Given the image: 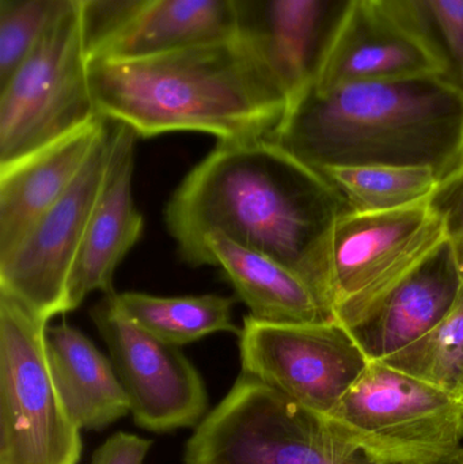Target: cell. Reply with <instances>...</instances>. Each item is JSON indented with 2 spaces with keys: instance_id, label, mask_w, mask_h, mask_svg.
<instances>
[{
  "instance_id": "6da1fadb",
  "label": "cell",
  "mask_w": 463,
  "mask_h": 464,
  "mask_svg": "<svg viewBox=\"0 0 463 464\" xmlns=\"http://www.w3.org/2000/svg\"><path fill=\"white\" fill-rule=\"evenodd\" d=\"M342 212L323 173L263 138L217 141L171 196L165 223L187 264L217 232L285 265L320 296L321 251Z\"/></svg>"
},
{
  "instance_id": "7a4b0ae2",
  "label": "cell",
  "mask_w": 463,
  "mask_h": 464,
  "mask_svg": "<svg viewBox=\"0 0 463 464\" xmlns=\"http://www.w3.org/2000/svg\"><path fill=\"white\" fill-rule=\"evenodd\" d=\"M100 116L138 138L208 133L223 143L268 138L288 100L258 57L239 40L138 57L90 59Z\"/></svg>"
},
{
  "instance_id": "3957f363",
  "label": "cell",
  "mask_w": 463,
  "mask_h": 464,
  "mask_svg": "<svg viewBox=\"0 0 463 464\" xmlns=\"http://www.w3.org/2000/svg\"><path fill=\"white\" fill-rule=\"evenodd\" d=\"M268 139L318 171L429 166L445 179L463 162V95L439 76L312 86Z\"/></svg>"
},
{
  "instance_id": "277c9868",
  "label": "cell",
  "mask_w": 463,
  "mask_h": 464,
  "mask_svg": "<svg viewBox=\"0 0 463 464\" xmlns=\"http://www.w3.org/2000/svg\"><path fill=\"white\" fill-rule=\"evenodd\" d=\"M184 464H463L453 451L383 440L239 373L193 430Z\"/></svg>"
},
{
  "instance_id": "5b68a950",
  "label": "cell",
  "mask_w": 463,
  "mask_h": 464,
  "mask_svg": "<svg viewBox=\"0 0 463 464\" xmlns=\"http://www.w3.org/2000/svg\"><path fill=\"white\" fill-rule=\"evenodd\" d=\"M446 240L431 198L378 214L342 212L321 251V299L334 321L352 329Z\"/></svg>"
},
{
  "instance_id": "8992f818",
  "label": "cell",
  "mask_w": 463,
  "mask_h": 464,
  "mask_svg": "<svg viewBox=\"0 0 463 464\" xmlns=\"http://www.w3.org/2000/svg\"><path fill=\"white\" fill-rule=\"evenodd\" d=\"M98 116L76 0L0 84V168L24 160Z\"/></svg>"
},
{
  "instance_id": "52a82bcc",
  "label": "cell",
  "mask_w": 463,
  "mask_h": 464,
  "mask_svg": "<svg viewBox=\"0 0 463 464\" xmlns=\"http://www.w3.org/2000/svg\"><path fill=\"white\" fill-rule=\"evenodd\" d=\"M45 321L0 292V464H79L82 430L52 376Z\"/></svg>"
},
{
  "instance_id": "ba28073f",
  "label": "cell",
  "mask_w": 463,
  "mask_h": 464,
  "mask_svg": "<svg viewBox=\"0 0 463 464\" xmlns=\"http://www.w3.org/2000/svg\"><path fill=\"white\" fill-rule=\"evenodd\" d=\"M238 337L241 372L328 416L370 362L337 321L277 324L246 315Z\"/></svg>"
},
{
  "instance_id": "9c48e42d",
  "label": "cell",
  "mask_w": 463,
  "mask_h": 464,
  "mask_svg": "<svg viewBox=\"0 0 463 464\" xmlns=\"http://www.w3.org/2000/svg\"><path fill=\"white\" fill-rule=\"evenodd\" d=\"M92 318L127 392L136 427L157 435L195 430L208 414V392L181 346L133 324L111 295L92 308Z\"/></svg>"
},
{
  "instance_id": "30bf717a",
  "label": "cell",
  "mask_w": 463,
  "mask_h": 464,
  "mask_svg": "<svg viewBox=\"0 0 463 464\" xmlns=\"http://www.w3.org/2000/svg\"><path fill=\"white\" fill-rule=\"evenodd\" d=\"M111 121L70 189L7 256L0 258V292L48 324L65 314L68 281L105 179Z\"/></svg>"
},
{
  "instance_id": "8fae6325",
  "label": "cell",
  "mask_w": 463,
  "mask_h": 464,
  "mask_svg": "<svg viewBox=\"0 0 463 464\" xmlns=\"http://www.w3.org/2000/svg\"><path fill=\"white\" fill-rule=\"evenodd\" d=\"M361 3L234 0L238 38L263 63L290 106L314 83Z\"/></svg>"
},
{
  "instance_id": "7c38bea8",
  "label": "cell",
  "mask_w": 463,
  "mask_h": 464,
  "mask_svg": "<svg viewBox=\"0 0 463 464\" xmlns=\"http://www.w3.org/2000/svg\"><path fill=\"white\" fill-rule=\"evenodd\" d=\"M329 416L405 446L438 451L463 447L462 403L383 362H370Z\"/></svg>"
},
{
  "instance_id": "4fadbf2b",
  "label": "cell",
  "mask_w": 463,
  "mask_h": 464,
  "mask_svg": "<svg viewBox=\"0 0 463 464\" xmlns=\"http://www.w3.org/2000/svg\"><path fill=\"white\" fill-rule=\"evenodd\" d=\"M136 139L130 127L111 121L108 168L68 281L65 314L92 292L114 294L117 266L143 235L132 193Z\"/></svg>"
},
{
  "instance_id": "5bb4252c",
  "label": "cell",
  "mask_w": 463,
  "mask_h": 464,
  "mask_svg": "<svg viewBox=\"0 0 463 464\" xmlns=\"http://www.w3.org/2000/svg\"><path fill=\"white\" fill-rule=\"evenodd\" d=\"M98 116L64 138L0 168V258L70 189L108 128Z\"/></svg>"
},
{
  "instance_id": "9a60e30c",
  "label": "cell",
  "mask_w": 463,
  "mask_h": 464,
  "mask_svg": "<svg viewBox=\"0 0 463 464\" xmlns=\"http://www.w3.org/2000/svg\"><path fill=\"white\" fill-rule=\"evenodd\" d=\"M462 278L446 240L351 333L370 362H381L434 329L453 307Z\"/></svg>"
},
{
  "instance_id": "2e32d148",
  "label": "cell",
  "mask_w": 463,
  "mask_h": 464,
  "mask_svg": "<svg viewBox=\"0 0 463 464\" xmlns=\"http://www.w3.org/2000/svg\"><path fill=\"white\" fill-rule=\"evenodd\" d=\"M189 265L219 266L249 308L250 316L257 321L277 324L334 321L325 303L304 278L225 235H206Z\"/></svg>"
},
{
  "instance_id": "e0dca14e",
  "label": "cell",
  "mask_w": 463,
  "mask_h": 464,
  "mask_svg": "<svg viewBox=\"0 0 463 464\" xmlns=\"http://www.w3.org/2000/svg\"><path fill=\"white\" fill-rule=\"evenodd\" d=\"M426 76H439L431 56L362 0L312 86L329 89Z\"/></svg>"
},
{
  "instance_id": "ac0fdd59",
  "label": "cell",
  "mask_w": 463,
  "mask_h": 464,
  "mask_svg": "<svg viewBox=\"0 0 463 464\" xmlns=\"http://www.w3.org/2000/svg\"><path fill=\"white\" fill-rule=\"evenodd\" d=\"M45 345L60 397L82 430L102 432L130 413L111 357L81 330L68 324L46 326Z\"/></svg>"
},
{
  "instance_id": "d6986e66",
  "label": "cell",
  "mask_w": 463,
  "mask_h": 464,
  "mask_svg": "<svg viewBox=\"0 0 463 464\" xmlns=\"http://www.w3.org/2000/svg\"><path fill=\"white\" fill-rule=\"evenodd\" d=\"M236 37L234 0H154L92 57L149 56Z\"/></svg>"
},
{
  "instance_id": "ffe728a7",
  "label": "cell",
  "mask_w": 463,
  "mask_h": 464,
  "mask_svg": "<svg viewBox=\"0 0 463 464\" xmlns=\"http://www.w3.org/2000/svg\"><path fill=\"white\" fill-rule=\"evenodd\" d=\"M111 297L133 324L173 345H188L215 333H241L233 322L234 297L155 296L144 292H114Z\"/></svg>"
},
{
  "instance_id": "44dd1931",
  "label": "cell",
  "mask_w": 463,
  "mask_h": 464,
  "mask_svg": "<svg viewBox=\"0 0 463 464\" xmlns=\"http://www.w3.org/2000/svg\"><path fill=\"white\" fill-rule=\"evenodd\" d=\"M434 60L439 78L463 95V0H364Z\"/></svg>"
},
{
  "instance_id": "7402d4cb",
  "label": "cell",
  "mask_w": 463,
  "mask_h": 464,
  "mask_svg": "<svg viewBox=\"0 0 463 464\" xmlns=\"http://www.w3.org/2000/svg\"><path fill=\"white\" fill-rule=\"evenodd\" d=\"M320 173L353 214H378L416 206L432 198L443 181L439 171L429 166H336Z\"/></svg>"
},
{
  "instance_id": "603a6c76",
  "label": "cell",
  "mask_w": 463,
  "mask_h": 464,
  "mask_svg": "<svg viewBox=\"0 0 463 464\" xmlns=\"http://www.w3.org/2000/svg\"><path fill=\"white\" fill-rule=\"evenodd\" d=\"M463 401V283L445 318L424 337L381 360Z\"/></svg>"
},
{
  "instance_id": "cb8c5ba5",
  "label": "cell",
  "mask_w": 463,
  "mask_h": 464,
  "mask_svg": "<svg viewBox=\"0 0 463 464\" xmlns=\"http://www.w3.org/2000/svg\"><path fill=\"white\" fill-rule=\"evenodd\" d=\"M76 0H0V84Z\"/></svg>"
},
{
  "instance_id": "d4e9b609",
  "label": "cell",
  "mask_w": 463,
  "mask_h": 464,
  "mask_svg": "<svg viewBox=\"0 0 463 464\" xmlns=\"http://www.w3.org/2000/svg\"><path fill=\"white\" fill-rule=\"evenodd\" d=\"M154 0H82L81 19L89 56L100 53Z\"/></svg>"
},
{
  "instance_id": "484cf974",
  "label": "cell",
  "mask_w": 463,
  "mask_h": 464,
  "mask_svg": "<svg viewBox=\"0 0 463 464\" xmlns=\"http://www.w3.org/2000/svg\"><path fill=\"white\" fill-rule=\"evenodd\" d=\"M431 200L445 219L448 242L463 281V162L443 179Z\"/></svg>"
},
{
  "instance_id": "4316f807",
  "label": "cell",
  "mask_w": 463,
  "mask_h": 464,
  "mask_svg": "<svg viewBox=\"0 0 463 464\" xmlns=\"http://www.w3.org/2000/svg\"><path fill=\"white\" fill-rule=\"evenodd\" d=\"M152 444L143 436L117 432L95 450L90 464H143Z\"/></svg>"
},
{
  "instance_id": "83f0119b",
  "label": "cell",
  "mask_w": 463,
  "mask_h": 464,
  "mask_svg": "<svg viewBox=\"0 0 463 464\" xmlns=\"http://www.w3.org/2000/svg\"><path fill=\"white\" fill-rule=\"evenodd\" d=\"M462 408H463V401H462Z\"/></svg>"
},
{
  "instance_id": "f1b7e54d",
  "label": "cell",
  "mask_w": 463,
  "mask_h": 464,
  "mask_svg": "<svg viewBox=\"0 0 463 464\" xmlns=\"http://www.w3.org/2000/svg\"><path fill=\"white\" fill-rule=\"evenodd\" d=\"M79 2H82V0H79Z\"/></svg>"
}]
</instances>
